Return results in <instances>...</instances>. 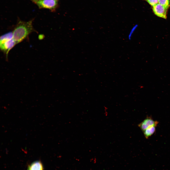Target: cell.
Returning a JSON list of instances; mask_svg holds the SVG:
<instances>
[{"label":"cell","instance_id":"obj_3","mask_svg":"<svg viewBox=\"0 0 170 170\" xmlns=\"http://www.w3.org/2000/svg\"><path fill=\"white\" fill-rule=\"evenodd\" d=\"M16 44L13 38L11 39L0 41V49L6 54L7 58L9 51Z\"/></svg>","mask_w":170,"mask_h":170},{"label":"cell","instance_id":"obj_2","mask_svg":"<svg viewBox=\"0 0 170 170\" xmlns=\"http://www.w3.org/2000/svg\"><path fill=\"white\" fill-rule=\"evenodd\" d=\"M40 9L45 8L54 11L58 6L57 1L54 0H31Z\"/></svg>","mask_w":170,"mask_h":170},{"label":"cell","instance_id":"obj_6","mask_svg":"<svg viewBox=\"0 0 170 170\" xmlns=\"http://www.w3.org/2000/svg\"><path fill=\"white\" fill-rule=\"evenodd\" d=\"M155 126L150 127L144 131L143 132L145 137L147 139H148L155 133L156 131V127Z\"/></svg>","mask_w":170,"mask_h":170},{"label":"cell","instance_id":"obj_1","mask_svg":"<svg viewBox=\"0 0 170 170\" xmlns=\"http://www.w3.org/2000/svg\"><path fill=\"white\" fill-rule=\"evenodd\" d=\"M32 22V20L18 21L13 32V39L16 44L22 41L34 30Z\"/></svg>","mask_w":170,"mask_h":170},{"label":"cell","instance_id":"obj_5","mask_svg":"<svg viewBox=\"0 0 170 170\" xmlns=\"http://www.w3.org/2000/svg\"><path fill=\"white\" fill-rule=\"evenodd\" d=\"M158 122L154 121L150 117H147L142 122L138 125V126L143 132L148 128L153 126H157Z\"/></svg>","mask_w":170,"mask_h":170},{"label":"cell","instance_id":"obj_7","mask_svg":"<svg viewBox=\"0 0 170 170\" xmlns=\"http://www.w3.org/2000/svg\"><path fill=\"white\" fill-rule=\"evenodd\" d=\"M29 170H43L42 165L40 161H37L32 163L29 166Z\"/></svg>","mask_w":170,"mask_h":170},{"label":"cell","instance_id":"obj_8","mask_svg":"<svg viewBox=\"0 0 170 170\" xmlns=\"http://www.w3.org/2000/svg\"><path fill=\"white\" fill-rule=\"evenodd\" d=\"M158 3L168 8L170 6V0H158Z\"/></svg>","mask_w":170,"mask_h":170},{"label":"cell","instance_id":"obj_11","mask_svg":"<svg viewBox=\"0 0 170 170\" xmlns=\"http://www.w3.org/2000/svg\"><path fill=\"white\" fill-rule=\"evenodd\" d=\"M56 0V1H58V0Z\"/></svg>","mask_w":170,"mask_h":170},{"label":"cell","instance_id":"obj_10","mask_svg":"<svg viewBox=\"0 0 170 170\" xmlns=\"http://www.w3.org/2000/svg\"><path fill=\"white\" fill-rule=\"evenodd\" d=\"M152 6L158 3V0H144Z\"/></svg>","mask_w":170,"mask_h":170},{"label":"cell","instance_id":"obj_4","mask_svg":"<svg viewBox=\"0 0 170 170\" xmlns=\"http://www.w3.org/2000/svg\"><path fill=\"white\" fill-rule=\"evenodd\" d=\"M168 8L159 4L153 6V10L154 14L157 16L166 19Z\"/></svg>","mask_w":170,"mask_h":170},{"label":"cell","instance_id":"obj_9","mask_svg":"<svg viewBox=\"0 0 170 170\" xmlns=\"http://www.w3.org/2000/svg\"><path fill=\"white\" fill-rule=\"evenodd\" d=\"M138 26L137 24H136L132 28L128 35V38L129 40H130L132 38V35L135 30Z\"/></svg>","mask_w":170,"mask_h":170}]
</instances>
